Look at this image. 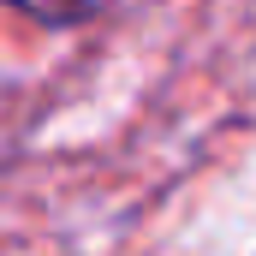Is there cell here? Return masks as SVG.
<instances>
[{
  "instance_id": "cell-1",
  "label": "cell",
  "mask_w": 256,
  "mask_h": 256,
  "mask_svg": "<svg viewBox=\"0 0 256 256\" xmlns=\"http://www.w3.org/2000/svg\"><path fill=\"white\" fill-rule=\"evenodd\" d=\"M18 12H30L36 24H54V30H66V24H84V18H96V12H108L114 0H12Z\"/></svg>"
}]
</instances>
